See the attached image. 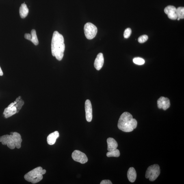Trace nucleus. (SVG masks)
<instances>
[{"label": "nucleus", "mask_w": 184, "mask_h": 184, "mask_svg": "<svg viewBox=\"0 0 184 184\" xmlns=\"http://www.w3.org/2000/svg\"><path fill=\"white\" fill-rule=\"evenodd\" d=\"M65 48L64 37L57 31H55L52 40V55L58 60H61L64 56Z\"/></svg>", "instance_id": "f257e3e1"}, {"label": "nucleus", "mask_w": 184, "mask_h": 184, "mask_svg": "<svg viewBox=\"0 0 184 184\" xmlns=\"http://www.w3.org/2000/svg\"><path fill=\"white\" fill-rule=\"evenodd\" d=\"M137 122L132 115L128 112L123 113L119 119L118 127L119 129L126 132L132 131L136 128Z\"/></svg>", "instance_id": "f03ea898"}, {"label": "nucleus", "mask_w": 184, "mask_h": 184, "mask_svg": "<svg viewBox=\"0 0 184 184\" xmlns=\"http://www.w3.org/2000/svg\"><path fill=\"white\" fill-rule=\"evenodd\" d=\"M46 172V170H43L42 167H38L26 174L24 177L27 181L33 184H35L38 183L43 179V175Z\"/></svg>", "instance_id": "7ed1b4c3"}, {"label": "nucleus", "mask_w": 184, "mask_h": 184, "mask_svg": "<svg viewBox=\"0 0 184 184\" xmlns=\"http://www.w3.org/2000/svg\"><path fill=\"white\" fill-rule=\"evenodd\" d=\"M160 174V167L158 165L154 164L149 167L147 170L145 177L150 181H153L158 177Z\"/></svg>", "instance_id": "20e7f679"}, {"label": "nucleus", "mask_w": 184, "mask_h": 184, "mask_svg": "<svg viewBox=\"0 0 184 184\" xmlns=\"http://www.w3.org/2000/svg\"><path fill=\"white\" fill-rule=\"evenodd\" d=\"M85 36L89 40L92 39L96 36L97 33V28L96 26L91 23L85 24L84 27Z\"/></svg>", "instance_id": "39448f33"}, {"label": "nucleus", "mask_w": 184, "mask_h": 184, "mask_svg": "<svg viewBox=\"0 0 184 184\" xmlns=\"http://www.w3.org/2000/svg\"><path fill=\"white\" fill-rule=\"evenodd\" d=\"M72 157L74 161L82 164L87 163L88 161L86 155L79 150H74L72 153Z\"/></svg>", "instance_id": "423d86ee"}, {"label": "nucleus", "mask_w": 184, "mask_h": 184, "mask_svg": "<svg viewBox=\"0 0 184 184\" xmlns=\"http://www.w3.org/2000/svg\"><path fill=\"white\" fill-rule=\"evenodd\" d=\"M0 142L3 145H7L10 149H13L16 148L14 141L10 135H5L0 137Z\"/></svg>", "instance_id": "0eeeda50"}, {"label": "nucleus", "mask_w": 184, "mask_h": 184, "mask_svg": "<svg viewBox=\"0 0 184 184\" xmlns=\"http://www.w3.org/2000/svg\"><path fill=\"white\" fill-rule=\"evenodd\" d=\"M16 103V102L15 101L11 103L8 107L5 109L3 114L5 118H8L16 114L17 109L15 105Z\"/></svg>", "instance_id": "6e6552de"}, {"label": "nucleus", "mask_w": 184, "mask_h": 184, "mask_svg": "<svg viewBox=\"0 0 184 184\" xmlns=\"http://www.w3.org/2000/svg\"><path fill=\"white\" fill-rule=\"evenodd\" d=\"M158 107L159 109H163L166 110L170 106V100L168 98L161 96L157 101Z\"/></svg>", "instance_id": "1a4fd4ad"}, {"label": "nucleus", "mask_w": 184, "mask_h": 184, "mask_svg": "<svg viewBox=\"0 0 184 184\" xmlns=\"http://www.w3.org/2000/svg\"><path fill=\"white\" fill-rule=\"evenodd\" d=\"M85 111L86 119L87 122H90L92 119V104L89 100H87L85 101Z\"/></svg>", "instance_id": "9d476101"}, {"label": "nucleus", "mask_w": 184, "mask_h": 184, "mask_svg": "<svg viewBox=\"0 0 184 184\" xmlns=\"http://www.w3.org/2000/svg\"><path fill=\"white\" fill-rule=\"evenodd\" d=\"M10 136L14 141L16 147L18 149L20 148L22 140L20 134L16 132H12L10 133Z\"/></svg>", "instance_id": "9b49d317"}, {"label": "nucleus", "mask_w": 184, "mask_h": 184, "mask_svg": "<svg viewBox=\"0 0 184 184\" xmlns=\"http://www.w3.org/2000/svg\"><path fill=\"white\" fill-rule=\"evenodd\" d=\"M104 59L103 54L100 53L96 56L94 62V67L97 70L101 69L104 64Z\"/></svg>", "instance_id": "f8f14e48"}, {"label": "nucleus", "mask_w": 184, "mask_h": 184, "mask_svg": "<svg viewBox=\"0 0 184 184\" xmlns=\"http://www.w3.org/2000/svg\"><path fill=\"white\" fill-rule=\"evenodd\" d=\"M58 132L55 131L50 134L47 137V143L49 145H54L56 142L57 139L59 137Z\"/></svg>", "instance_id": "ddd939ff"}, {"label": "nucleus", "mask_w": 184, "mask_h": 184, "mask_svg": "<svg viewBox=\"0 0 184 184\" xmlns=\"http://www.w3.org/2000/svg\"><path fill=\"white\" fill-rule=\"evenodd\" d=\"M107 150L108 151H111L117 149L118 147V143L115 139L111 137L108 138L107 140Z\"/></svg>", "instance_id": "4468645a"}, {"label": "nucleus", "mask_w": 184, "mask_h": 184, "mask_svg": "<svg viewBox=\"0 0 184 184\" xmlns=\"http://www.w3.org/2000/svg\"><path fill=\"white\" fill-rule=\"evenodd\" d=\"M127 177L128 180L131 183L135 182L136 179L137 174L134 168L131 167L129 168L127 172Z\"/></svg>", "instance_id": "2eb2a0df"}, {"label": "nucleus", "mask_w": 184, "mask_h": 184, "mask_svg": "<svg viewBox=\"0 0 184 184\" xmlns=\"http://www.w3.org/2000/svg\"><path fill=\"white\" fill-rule=\"evenodd\" d=\"M19 13L20 17L22 18H25L27 16L29 13V9L26 5L25 3H22L20 6Z\"/></svg>", "instance_id": "dca6fc26"}, {"label": "nucleus", "mask_w": 184, "mask_h": 184, "mask_svg": "<svg viewBox=\"0 0 184 184\" xmlns=\"http://www.w3.org/2000/svg\"><path fill=\"white\" fill-rule=\"evenodd\" d=\"M16 103L15 105L16 108L17 113H18L24 105V102L21 99V96H19V97L16 98Z\"/></svg>", "instance_id": "f3484780"}, {"label": "nucleus", "mask_w": 184, "mask_h": 184, "mask_svg": "<svg viewBox=\"0 0 184 184\" xmlns=\"http://www.w3.org/2000/svg\"><path fill=\"white\" fill-rule=\"evenodd\" d=\"M120 155V151L117 148L111 151H109L107 153V156L108 157H118Z\"/></svg>", "instance_id": "a211bd4d"}, {"label": "nucleus", "mask_w": 184, "mask_h": 184, "mask_svg": "<svg viewBox=\"0 0 184 184\" xmlns=\"http://www.w3.org/2000/svg\"><path fill=\"white\" fill-rule=\"evenodd\" d=\"M31 41L35 45H38L39 44V41L38 38H37L36 32L35 29H33L31 31Z\"/></svg>", "instance_id": "6ab92c4d"}, {"label": "nucleus", "mask_w": 184, "mask_h": 184, "mask_svg": "<svg viewBox=\"0 0 184 184\" xmlns=\"http://www.w3.org/2000/svg\"><path fill=\"white\" fill-rule=\"evenodd\" d=\"M176 14L177 18L180 19H183L184 18V8L183 7H179L176 9Z\"/></svg>", "instance_id": "aec40b11"}, {"label": "nucleus", "mask_w": 184, "mask_h": 184, "mask_svg": "<svg viewBox=\"0 0 184 184\" xmlns=\"http://www.w3.org/2000/svg\"><path fill=\"white\" fill-rule=\"evenodd\" d=\"M176 8L172 5H168L164 9V12L167 14H171V13L176 12Z\"/></svg>", "instance_id": "412c9836"}, {"label": "nucleus", "mask_w": 184, "mask_h": 184, "mask_svg": "<svg viewBox=\"0 0 184 184\" xmlns=\"http://www.w3.org/2000/svg\"><path fill=\"white\" fill-rule=\"evenodd\" d=\"M133 62L136 64L141 65L145 64V61L144 59L141 58L136 57L133 59Z\"/></svg>", "instance_id": "4be33fe9"}, {"label": "nucleus", "mask_w": 184, "mask_h": 184, "mask_svg": "<svg viewBox=\"0 0 184 184\" xmlns=\"http://www.w3.org/2000/svg\"><path fill=\"white\" fill-rule=\"evenodd\" d=\"M148 36L147 35H143L139 37L138 38V41L140 43H142L146 41L148 39Z\"/></svg>", "instance_id": "5701e85b"}, {"label": "nucleus", "mask_w": 184, "mask_h": 184, "mask_svg": "<svg viewBox=\"0 0 184 184\" xmlns=\"http://www.w3.org/2000/svg\"><path fill=\"white\" fill-rule=\"evenodd\" d=\"M132 31L131 29L127 28L124 31V38L126 39L129 38L131 36Z\"/></svg>", "instance_id": "b1692460"}, {"label": "nucleus", "mask_w": 184, "mask_h": 184, "mask_svg": "<svg viewBox=\"0 0 184 184\" xmlns=\"http://www.w3.org/2000/svg\"><path fill=\"white\" fill-rule=\"evenodd\" d=\"M168 17L170 19L172 20H176L178 18L176 12L168 14Z\"/></svg>", "instance_id": "393cba45"}, {"label": "nucleus", "mask_w": 184, "mask_h": 184, "mask_svg": "<svg viewBox=\"0 0 184 184\" xmlns=\"http://www.w3.org/2000/svg\"><path fill=\"white\" fill-rule=\"evenodd\" d=\"M112 183L110 180H102L100 183V184H112Z\"/></svg>", "instance_id": "a878e982"}, {"label": "nucleus", "mask_w": 184, "mask_h": 184, "mask_svg": "<svg viewBox=\"0 0 184 184\" xmlns=\"http://www.w3.org/2000/svg\"><path fill=\"white\" fill-rule=\"evenodd\" d=\"M25 38L28 40L31 41V35L29 33H26L24 35Z\"/></svg>", "instance_id": "bb28decb"}, {"label": "nucleus", "mask_w": 184, "mask_h": 184, "mask_svg": "<svg viewBox=\"0 0 184 184\" xmlns=\"http://www.w3.org/2000/svg\"><path fill=\"white\" fill-rule=\"evenodd\" d=\"M3 72L2 71V70L1 69V67H0V76H3Z\"/></svg>", "instance_id": "cd10ccee"}, {"label": "nucleus", "mask_w": 184, "mask_h": 184, "mask_svg": "<svg viewBox=\"0 0 184 184\" xmlns=\"http://www.w3.org/2000/svg\"><path fill=\"white\" fill-rule=\"evenodd\" d=\"M178 20H180V18H177Z\"/></svg>", "instance_id": "c85d7f7f"}]
</instances>
